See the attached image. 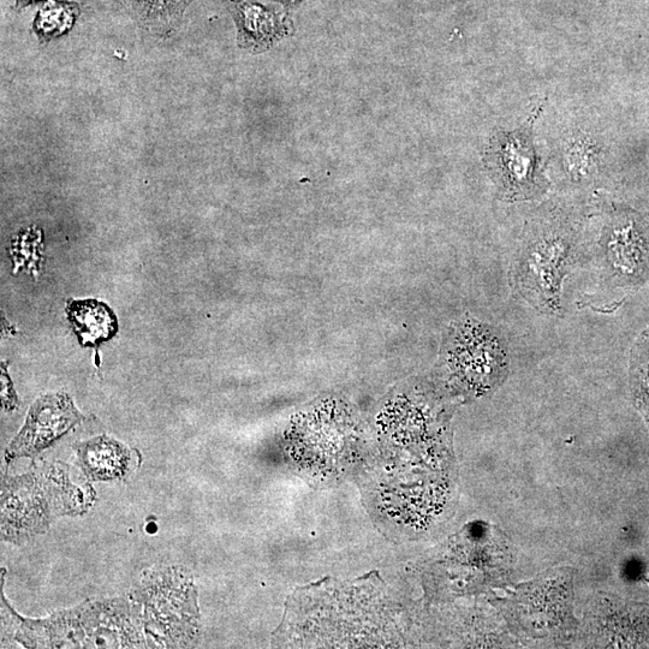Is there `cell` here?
Segmentation results:
<instances>
[{
    "mask_svg": "<svg viewBox=\"0 0 649 649\" xmlns=\"http://www.w3.org/2000/svg\"><path fill=\"white\" fill-rule=\"evenodd\" d=\"M68 318L82 345H98L109 341L118 331L116 315L95 300L73 301L67 308Z\"/></svg>",
    "mask_w": 649,
    "mask_h": 649,
    "instance_id": "7c38bea8",
    "label": "cell"
},
{
    "mask_svg": "<svg viewBox=\"0 0 649 649\" xmlns=\"http://www.w3.org/2000/svg\"><path fill=\"white\" fill-rule=\"evenodd\" d=\"M532 123L494 136L486 151L487 169L500 196L508 201L538 198L549 187L533 145Z\"/></svg>",
    "mask_w": 649,
    "mask_h": 649,
    "instance_id": "52a82bcc",
    "label": "cell"
},
{
    "mask_svg": "<svg viewBox=\"0 0 649 649\" xmlns=\"http://www.w3.org/2000/svg\"><path fill=\"white\" fill-rule=\"evenodd\" d=\"M564 170L573 182H587L598 174L599 152L597 145L587 139L575 140L568 145L563 156Z\"/></svg>",
    "mask_w": 649,
    "mask_h": 649,
    "instance_id": "5bb4252c",
    "label": "cell"
},
{
    "mask_svg": "<svg viewBox=\"0 0 649 649\" xmlns=\"http://www.w3.org/2000/svg\"><path fill=\"white\" fill-rule=\"evenodd\" d=\"M83 415L68 395H46L29 410L25 426L5 451V460L37 457L80 424Z\"/></svg>",
    "mask_w": 649,
    "mask_h": 649,
    "instance_id": "ba28073f",
    "label": "cell"
},
{
    "mask_svg": "<svg viewBox=\"0 0 649 649\" xmlns=\"http://www.w3.org/2000/svg\"><path fill=\"white\" fill-rule=\"evenodd\" d=\"M79 463L91 480L122 479L132 467V452L117 440L103 436L82 443L77 449Z\"/></svg>",
    "mask_w": 649,
    "mask_h": 649,
    "instance_id": "30bf717a",
    "label": "cell"
},
{
    "mask_svg": "<svg viewBox=\"0 0 649 649\" xmlns=\"http://www.w3.org/2000/svg\"><path fill=\"white\" fill-rule=\"evenodd\" d=\"M577 250L579 230L568 218L546 214L534 219L523 232L512 264V287L537 311L561 314L563 282Z\"/></svg>",
    "mask_w": 649,
    "mask_h": 649,
    "instance_id": "6da1fadb",
    "label": "cell"
},
{
    "mask_svg": "<svg viewBox=\"0 0 649 649\" xmlns=\"http://www.w3.org/2000/svg\"><path fill=\"white\" fill-rule=\"evenodd\" d=\"M10 611L19 625L15 639L28 648H128L147 643L134 607L122 599L83 604L43 621Z\"/></svg>",
    "mask_w": 649,
    "mask_h": 649,
    "instance_id": "3957f363",
    "label": "cell"
},
{
    "mask_svg": "<svg viewBox=\"0 0 649 649\" xmlns=\"http://www.w3.org/2000/svg\"><path fill=\"white\" fill-rule=\"evenodd\" d=\"M234 17L238 43L244 49L263 51L287 33V21L281 11L258 0H224Z\"/></svg>",
    "mask_w": 649,
    "mask_h": 649,
    "instance_id": "9c48e42d",
    "label": "cell"
},
{
    "mask_svg": "<svg viewBox=\"0 0 649 649\" xmlns=\"http://www.w3.org/2000/svg\"><path fill=\"white\" fill-rule=\"evenodd\" d=\"M509 347L496 327L470 317L455 321L444 337L440 368L473 394L491 391L505 379Z\"/></svg>",
    "mask_w": 649,
    "mask_h": 649,
    "instance_id": "5b68a950",
    "label": "cell"
},
{
    "mask_svg": "<svg viewBox=\"0 0 649 649\" xmlns=\"http://www.w3.org/2000/svg\"><path fill=\"white\" fill-rule=\"evenodd\" d=\"M154 647H189L199 635V607L192 577L181 569L146 571L133 597Z\"/></svg>",
    "mask_w": 649,
    "mask_h": 649,
    "instance_id": "277c9868",
    "label": "cell"
},
{
    "mask_svg": "<svg viewBox=\"0 0 649 649\" xmlns=\"http://www.w3.org/2000/svg\"><path fill=\"white\" fill-rule=\"evenodd\" d=\"M46 2H49V0H16L15 8L17 10H22V9L31 7V5L39 4V3H46Z\"/></svg>",
    "mask_w": 649,
    "mask_h": 649,
    "instance_id": "9a60e30c",
    "label": "cell"
},
{
    "mask_svg": "<svg viewBox=\"0 0 649 649\" xmlns=\"http://www.w3.org/2000/svg\"><path fill=\"white\" fill-rule=\"evenodd\" d=\"M122 5L130 17L159 38H169L181 28L184 15L194 0H113Z\"/></svg>",
    "mask_w": 649,
    "mask_h": 649,
    "instance_id": "8fae6325",
    "label": "cell"
},
{
    "mask_svg": "<svg viewBox=\"0 0 649 649\" xmlns=\"http://www.w3.org/2000/svg\"><path fill=\"white\" fill-rule=\"evenodd\" d=\"M81 14L80 5L68 0L44 3L33 21V31L41 41H50L68 33Z\"/></svg>",
    "mask_w": 649,
    "mask_h": 649,
    "instance_id": "4fadbf2b",
    "label": "cell"
},
{
    "mask_svg": "<svg viewBox=\"0 0 649 649\" xmlns=\"http://www.w3.org/2000/svg\"><path fill=\"white\" fill-rule=\"evenodd\" d=\"M93 488L75 485L67 464H47L32 473L3 479L2 537L11 543L44 533L53 518L83 514L93 504Z\"/></svg>",
    "mask_w": 649,
    "mask_h": 649,
    "instance_id": "7a4b0ae2",
    "label": "cell"
},
{
    "mask_svg": "<svg viewBox=\"0 0 649 649\" xmlns=\"http://www.w3.org/2000/svg\"><path fill=\"white\" fill-rule=\"evenodd\" d=\"M601 271L617 287H635L649 279V216L618 211L610 216L597 242Z\"/></svg>",
    "mask_w": 649,
    "mask_h": 649,
    "instance_id": "8992f818",
    "label": "cell"
}]
</instances>
